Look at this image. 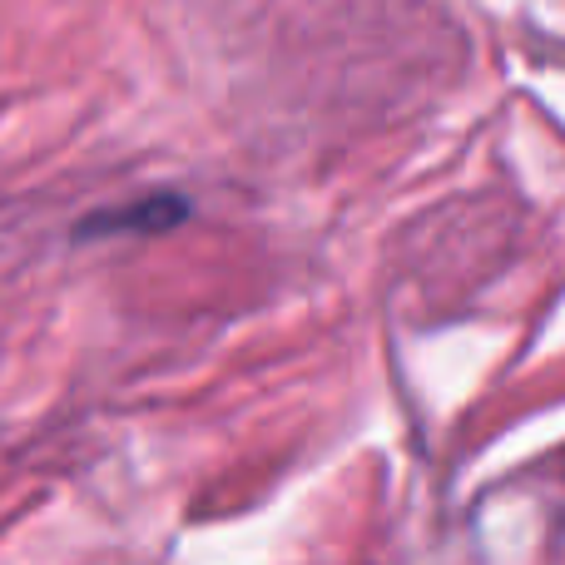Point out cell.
Masks as SVG:
<instances>
[{
	"label": "cell",
	"instance_id": "1",
	"mask_svg": "<svg viewBox=\"0 0 565 565\" xmlns=\"http://www.w3.org/2000/svg\"><path fill=\"white\" fill-rule=\"evenodd\" d=\"M189 214H194V199L179 194V189H159V194L135 199V204L85 214L75 224V244H89V238H125V234H169V228H179Z\"/></svg>",
	"mask_w": 565,
	"mask_h": 565
}]
</instances>
